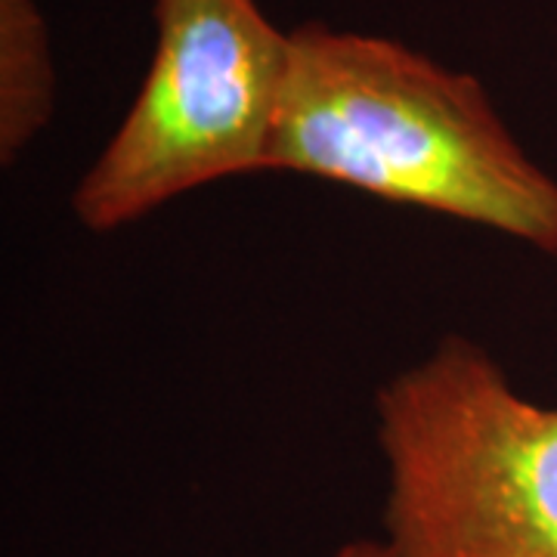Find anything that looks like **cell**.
I'll return each mask as SVG.
<instances>
[{"label":"cell","mask_w":557,"mask_h":557,"mask_svg":"<svg viewBox=\"0 0 557 557\" xmlns=\"http://www.w3.org/2000/svg\"><path fill=\"white\" fill-rule=\"evenodd\" d=\"M332 557H391L381 539H350Z\"/></svg>","instance_id":"cell-5"},{"label":"cell","mask_w":557,"mask_h":557,"mask_svg":"<svg viewBox=\"0 0 557 557\" xmlns=\"http://www.w3.org/2000/svg\"><path fill=\"white\" fill-rule=\"evenodd\" d=\"M267 174L341 183L557 258V180L474 75L391 38L325 22L292 28Z\"/></svg>","instance_id":"cell-1"},{"label":"cell","mask_w":557,"mask_h":557,"mask_svg":"<svg viewBox=\"0 0 557 557\" xmlns=\"http://www.w3.org/2000/svg\"><path fill=\"white\" fill-rule=\"evenodd\" d=\"M391 557H557V406L523 397L468 335L375 394Z\"/></svg>","instance_id":"cell-2"},{"label":"cell","mask_w":557,"mask_h":557,"mask_svg":"<svg viewBox=\"0 0 557 557\" xmlns=\"http://www.w3.org/2000/svg\"><path fill=\"white\" fill-rule=\"evenodd\" d=\"M292 32L258 0H156V53L119 131L81 174L72 211L115 233L180 196L267 174Z\"/></svg>","instance_id":"cell-3"},{"label":"cell","mask_w":557,"mask_h":557,"mask_svg":"<svg viewBox=\"0 0 557 557\" xmlns=\"http://www.w3.org/2000/svg\"><path fill=\"white\" fill-rule=\"evenodd\" d=\"M57 72L38 0H0V161L16 164L53 119Z\"/></svg>","instance_id":"cell-4"}]
</instances>
